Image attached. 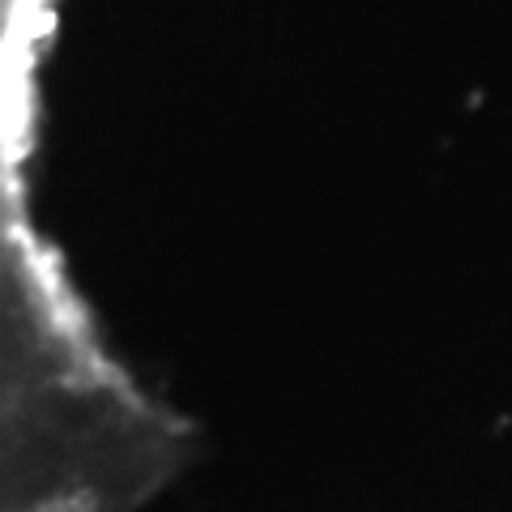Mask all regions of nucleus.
Masks as SVG:
<instances>
[{"mask_svg": "<svg viewBox=\"0 0 512 512\" xmlns=\"http://www.w3.org/2000/svg\"><path fill=\"white\" fill-rule=\"evenodd\" d=\"M184 453L188 431L47 244L30 184H0V512H137Z\"/></svg>", "mask_w": 512, "mask_h": 512, "instance_id": "f257e3e1", "label": "nucleus"}]
</instances>
